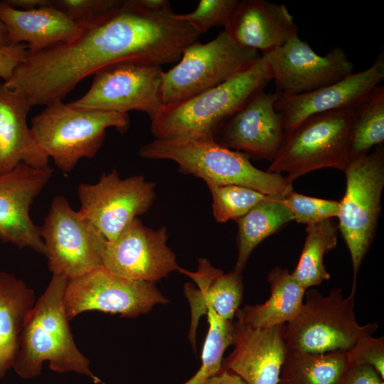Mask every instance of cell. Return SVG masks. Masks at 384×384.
Instances as JSON below:
<instances>
[{
  "mask_svg": "<svg viewBox=\"0 0 384 384\" xmlns=\"http://www.w3.org/2000/svg\"><path fill=\"white\" fill-rule=\"evenodd\" d=\"M28 55L26 44H11L0 48V78L6 81Z\"/></svg>",
  "mask_w": 384,
  "mask_h": 384,
  "instance_id": "e575fe53",
  "label": "cell"
},
{
  "mask_svg": "<svg viewBox=\"0 0 384 384\" xmlns=\"http://www.w3.org/2000/svg\"><path fill=\"white\" fill-rule=\"evenodd\" d=\"M384 142V87L378 85L356 105L351 133V157L369 153Z\"/></svg>",
  "mask_w": 384,
  "mask_h": 384,
  "instance_id": "83f0119b",
  "label": "cell"
},
{
  "mask_svg": "<svg viewBox=\"0 0 384 384\" xmlns=\"http://www.w3.org/2000/svg\"><path fill=\"white\" fill-rule=\"evenodd\" d=\"M304 245L292 276L305 289L330 279L324 257L337 245L338 225L328 218L307 225Z\"/></svg>",
  "mask_w": 384,
  "mask_h": 384,
  "instance_id": "4316f807",
  "label": "cell"
},
{
  "mask_svg": "<svg viewBox=\"0 0 384 384\" xmlns=\"http://www.w3.org/2000/svg\"><path fill=\"white\" fill-rule=\"evenodd\" d=\"M36 302L33 289L23 280L0 272V379L13 368L23 328Z\"/></svg>",
  "mask_w": 384,
  "mask_h": 384,
  "instance_id": "603a6c76",
  "label": "cell"
},
{
  "mask_svg": "<svg viewBox=\"0 0 384 384\" xmlns=\"http://www.w3.org/2000/svg\"><path fill=\"white\" fill-rule=\"evenodd\" d=\"M224 31L235 43L261 55L298 34L286 4L266 0L238 1Z\"/></svg>",
  "mask_w": 384,
  "mask_h": 384,
  "instance_id": "d6986e66",
  "label": "cell"
},
{
  "mask_svg": "<svg viewBox=\"0 0 384 384\" xmlns=\"http://www.w3.org/2000/svg\"><path fill=\"white\" fill-rule=\"evenodd\" d=\"M167 238L166 227L152 229L136 218L107 241L102 266L118 276L154 284L180 267Z\"/></svg>",
  "mask_w": 384,
  "mask_h": 384,
  "instance_id": "5bb4252c",
  "label": "cell"
},
{
  "mask_svg": "<svg viewBox=\"0 0 384 384\" xmlns=\"http://www.w3.org/2000/svg\"><path fill=\"white\" fill-rule=\"evenodd\" d=\"M11 45L9 41L8 33L4 24L0 21V48Z\"/></svg>",
  "mask_w": 384,
  "mask_h": 384,
  "instance_id": "f35d334b",
  "label": "cell"
},
{
  "mask_svg": "<svg viewBox=\"0 0 384 384\" xmlns=\"http://www.w3.org/2000/svg\"><path fill=\"white\" fill-rule=\"evenodd\" d=\"M284 326L256 328L233 321L235 348L223 360L221 369L235 373L246 384H277L287 353Z\"/></svg>",
  "mask_w": 384,
  "mask_h": 384,
  "instance_id": "ac0fdd59",
  "label": "cell"
},
{
  "mask_svg": "<svg viewBox=\"0 0 384 384\" xmlns=\"http://www.w3.org/2000/svg\"><path fill=\"white\" fill-rule=\"evenodd\" d=\"M238 0H201L194 11L188 14H174L199 35L215 26H226Z\"/></svg>",
  "mask_w": 384,
  "mask_h": 384,
  "instance_id": "4dcf8cb0",
  "label": "cell"
},
{
  "mask_svg": "<svg viewBox=\"0 0 384 384\" xmlns=\"http://www.w3.org/2000/svg\"><path fill=\"white\" fill-rule=\"evenodd\" d=\"M0 21L6 28L10 43L26 44L28 53L71 41L84 30V27L52 4L31 10H21L1 1Z\"/></svg>",
  "mask_w": 384,
  "mask_h": 384,
  "instance_id": "44dd1931",
  "label": "cell"
},
{
  "mask_svg": "<svg viewBox=\"0 0 384 384\" xmlns=\"http://www.w3.org/2000/svg\"><path fill=\"white\" fill-rule=\"evenodd\" d=\"M124 0H52V5L85 28L107 18Z\"/></svg>",
  "mask_w": 384,
  "mask_h": 384,
  "instance_id": "1f68e13d",
  "label": "cell"
},
{
  "mask_svg": "<svg viewBox=\"0 0 384 384\" xmlns=\"http://www.w3.org/2000/svg\"><path fill=\"white\" fill-rule=\"evenodd\" d=\"M383 80L384 55L382 51L369 68L353 72L336 82L297 95H278L274 106L283 116L284 134L311 116L356 105Z\"/></svg>",
  "mask_w": 384,
  "mask_h": 384,
  "instance_id": "e0dca14e",
  "label": "cell"
},
{
  "mask_svg": "<svg viewBox=\"0 0 384 384\" xmlns=\"http://www.w3.org/2000/svg\"><path fill=\"white\" fill-rule=\"evenodd\" d=\"M284 196H268L236 220L238 257L235 270L242 272L255 248L293 220Z\"/></svg>",
  "mask_w": 384,
  "mask_h": 384,
  "instance_id": "d4e9b609",
  "label": "cell"
},
{
  "mask_svg": "<svg viewBox=\"0 0 384 384\" xmlns=\"http://www.w3.org/2000/svg\"><path fill=\"white\" fill-rule=\"evenodd\" d=\"M161 66L136 60L110 64L95 73L89 90L70 102L75 108L128 113H146L150 120L160 112L162 102Z\"/></svg>",
  "mask_w": 384,
  "mask_h": 384,
  "instance_id": "30bf717a",
  "label": "cell"
},
{
  "mask_svg": "<svg viewBox=\"0 0 384 384\" xmlns=\"http://www.w3.org/2000/svg\"><path fill=\"white\" fill-rule=\"evenodd\" d=\"M178 270L189 276L196 284L195 286L187 283L184 288L191 311L188 338L195 348L198 321L208 309H213L224 320H233L243 297L242 272L233 270L224 274L203 258L198 260L196 272H191L181 267Z\"/></svg>",
  "mask_w": 384,
  "mask_h": 384,
  "instance_id": "ffe728a7",
  "label": "cell"
},
{
  "mask_svg": "<svg viewBox=\"0 0 384 384\" xmlns=\"http://www.w3.org/2000/svg\"><path fill=\"white\" fill-rule=\"evenodd\" d=\"M343 173L346 191L339 201L338 227L351 255L353 286L350 294L355 295L360 267L374 239L381 210L383 144L366 155L351 159Z\"/></svg>",
  "mask_w": 384,
  "mask_h": 384,
  "instance_id": "52a82bcc",
  "label": "cell"
},
{
  "mask_svg": "<svg viewBox=\"0 0 384 384\" xmlns=\"http://www.w3.org/2000/svg\"><path fill=\"white\" fill-rule=\"evenodd\" d=\"M213 199L212 208L217 222L237 220L269 195L238 185H207Z\"/></svg>",
  "mask_w": 384,
  "mask_h": 384,
  "instance_id": "f546056e",
  "label": "cell"
},
{
  "mask_svg": "<svg viewBox=\"0 0 384 384\" xmlns=\"http://www.w3.org/2000/svg\"><path fill=\"white\" fill-rule=\"evenodd\" d=\"M169 302L154 284L118 276L103 266L68 279L63 298L69 321L87 311L134 318Z\"/></svg>",
  "mask_w": 384,
  "mask_h": 384,
  "instance_id": "8fae6325",
  "label": "cell"
},
{
  "mask_svg": "<svg viewBox=\"0 0 384 384\" xmlns=\"http://www.w3.org/2000/svg\"><path fill=\"white\" fill-rule=\"evenodd\" d=\"M350 366L347 351L311 353L287 351L277 384H339Z\"/></svg>",
  "mask_w": 384,
  "mask_h": 384,
  "instance_id": "484cf974",
  "label": "cell"
},
{
  "mask_svg": "<svg viewBox=\"0 0 384 384\" xmlns=\"http://www.w3.org/2000/svg\"><path fill=\"white\" fill-rule=\"evenodd\" d=\"M262 56L271 69L274 92L282 97L314 91L343 79L353 70L342 48L320 55L298 34Z\"/></svg>",
  "mask_w": 384,
  "mask_h": 384,
  "instance_id": "4fadbf2b",
  "label": "cell"
},
{
  "mask_svg": "<svg viewBox=\"0 0 384 384\" xmlns=\"http://www.w3.org/2000/svg\"><path fill=\"white\" fill-rule=\"evenodd\" d=\"M293 220L299 223L311 224L337 217L339 202L300 194L292 190L284 196Z\"/></svg>",
  "mask_w": 384,
  "mask_h": 384,
  "instance_id": "d6a6232c",
  "label": "cell"
},
{
  "mask_svg": "<svg viewBox=\"0 0 384 384\" xmlns=\"http://www.w3.org/2000/svg\"><path fill=\"white\" fill-rule=\"evenodd\" d=\"M276 92L260 91L227 120L213 140L250 158L273 160L284 137L282 113L275 109Z\"/></svg>",
  "mask_w": 384,
  "mask_h": 384,
  "instance_id": "2e32d148",
  "label": "cell"
},
{
  "mask_svg": "<svg viewBox=\"0 0 384 384\" xmlns=\"http://www.w3.org/2000/svg\"><path fill=\"white\" fill-rule=\"evenodd\" d=\"M31 107L25 96L0 82V174L21 163L35 168L49 167V158L27 123Z\"/></svg>",
  "mask_w": 384,
  "mask_h": 384,
  "instance_id": "7402d4cb",
  "label": "cell"
},
{
  "mask_svg": "<svg viewBox=\"0 0 384 384\" xmlns=\"http://www.w3.org/2000/svg\"><path fill=\"white\" fill-rule=\"evenodd\" d=\"M270 296L262 304L247 305L235 314L238 321L256 328H268L292 321L299 312L306 289L287 269L274 267L267 274Z\"/></svg>",
  "mask_w": 384,
  "mask_h": 384,
  "instance_id": "cb8c5ba5",
  "label": "cell"
},
{
  "mask_svg": "<svg viewBox=\"0 0 384 384\" xmlns=\"http://www.w3.org/2000/svg\"><path fill=\"white\" fill-rule=\"evenodd\" d=\"M78 213L107 241L115 239L136 218L146 212L156 198L155 183L142 175L121 178L113 169L95 183H80Z\"/></svg>",
  "mask_w": 384,
  "mask_h": 384,
  "instance_id": "7c38bea8",
  "label": "cell"
},
{
  "mask_svg": "<svg viewBox=\"0 0 384 384\" xmlns=\"http://www.w3.org/2000/svg\"><path fill=\"white\" fill-rule=\"evenodd\" d=\"M354 297H344L341 289L323 296L307 289L297 316L285 324L288 351L324 353L351 350L360 339L378 329L376 323L359 325L354 313Z\"/></svg>",
  "mask_w": 384,
  "mask_h": 384,
  "instance_id": "8992f818",
  "label": "cell"
},
{
  "mask_svg": "<svg viewBox=\"0 0 384 384\" xmlns=\"http://www.w3.org/2000/svg\"><path fill=\"white\" fill-rule=\"evenodd\" d=\"M353 364H368L373 366L384 379V337L374 338L367 335L347 351Z\"/></svg>",
  "mask_w": 384,
  "mask_h": 384,
  "instance_id": "836d02e7",
  "label": "cell"
},
{
  "mask_svg": "<svg viewBox=\"0 0 384 384\" xmlns=\"http://www.w3.org/2000/svg\"><path fill=\"white\" fill-rule=\"evenodd\" d=\"M10 6L21 10H31L50 6L52 0H4Z\"/></svg>",
  "mask_w": 384,
  "mask_h": 384,
  "instance_id": "74e56055",
  "label": "cell"
},
{
  "mask_svg": "<svg viewBox=\"0 0 384 384\" xmlns=\"http://www.w3.org/2000/svg\"><path fill=\"white\" fill-rule=\"evenodd\" d=\"M52 175L50 167L35 168L23 163L0 174L1 241L46 255L39 227L30 216V208Z\"/></svg>",
  "mask_w": 384,
  "mask_h": 384,
  "instance_id": "9a60e30c",
  "label": "cell"
},
{
  "mask_svg": "<svg viewBox=\"0 0 384 384\" xmlns=\"http://www.w3.org/2000/svg\"><path fill=\"white\" fill-rule=\"evenodd\" d=\"M259 51L235 43L223 31L205 43L183 50L178 64L163 73L164 106L196 96L228 80L261 57Z\"/></svg>",
  "mask_w": 384,
  "mask_h": 384,
  "instance_id": "ba28073f",
  "label": "cell"
},
{
  "mask_svg": "<svg viewBox=\"0 0 384 384\" xmlns=\"http://www.w3.org/2000/svg\"><path fill=\"white\" fill-rule=\"evenodd\" d=\"M141 157L176 162L180 172L203 180L207 185H238L269 196H285L292 182L280 174L255 167L250 156L216 143L213 139H154L142 145Z\"/></svg>",
  "mask_w": 384,
  "mask_h": 384,
  "instance_id": "3957f363",
  "label": "cell"
},
{
  "mask_svg": "<svg viewBox=\"0 0 384 384\" xmlns=\"http://www.w3.org/2000/svg\"><path fill=\"white\" fill-rule=\"evenodd\" d=\"M383 380L373 366L353 364L346 370L339 384H384Z\"/></svg>",
  "mask_w": 384,
  "mask_h": 384,
  "instance_id": "d590c367",
  "label": "cell"
},
{
  "mask_svg": "<svg viewBox=\"0 0 384 384\" xmlns=\"http://www.w3.org/2000/svg\"><path fill=\"white\" fill-rule=\"evenodd\" d=\"M67 279L53 275L36 300L23 328L13 368L22 378L41 375L43 364L57 373L74 372L102 383L90 368V361L77 347L64 308Z\"/></svg>",
  "mask_w": 384,
  "mask_h": 384,
  "instance_id": "7a4b0ae2",
  "label": "cell"
},
{
  "mask_svg": "<svg viewBox=\"0 0 384 384\" xmlns=\"http://www.w3.org/2000/svg\"><path fill=\"white\" fill-rule=\"evenodd\" d=\"M272 80L261 56L224 82L180 102L163 106L151 120L156 139H213L221 126Z\"/></svg>",
  "mask_w": 384,
  "mask_h": 384,
  "instance_id": "6da1fadb",
  "label": "cell"
},
{
  "mask_svg": "<svg viewBox=\"0 0 384 384\" xmlns=\"http://www.w3.org/2000/svg\"><path fill=\"white\" fill-rule=\"evenodd\" d=\"M39 233L53 275L70 279L102 266L107 240L65 197L53 198Z\"/></svg>",
  "mask_w": 384,
  "mask_h": 384,
  "instance_id": "9c48e42d",
  "label": "cell"
},
{
  "mask_svg": "<svg viewBox=\"0 0 384 384\" xmlns=\"http://www.w3.org/2000/svg\"><path fill=\"white\" fill-rule=\"evenodd\" d=\"M311 116L289 133L267 171L286 173L294 180L311 171L333 168L345 171L351 157V133L355 107Z\"/></svg>",
  "mask_w": 384,
  "mask_h": 384,
  "instance_id": "5b68a950",
  "label": "cell"
},
{
  "mask_svg": "<svg viewBox=\"0 0 384 384\" xmlns=\"http://www.w3.org/2000/svg\"><path fill=\"white\" fill-rule=\"evenodd\" d=\"M203 384H246L244 380L235 373L222 370L217 374L209 378Z\"/></svg>",
  "mask_w": 384,
  "mask_h": 384,
  "instance_id": "8d00e7d4",
  "label": "cell"
},
{
  "mask_svg": "<svg viewBox=\"0 0 384 384\" xmlns=\"http://www.w3.org/2000/svg\"><path fill=\"white\" fill-rule=\"evenodd\" d=\"M129 127L128 113L78 109L60 100L46 105L31 129L46 155L68 173L81 159L97 154L108 128L124 134Z\"/></svg>",
  "mask_w": 384,
  "mask_h": 384,
  "instance_id": "277c9868",
  "label": "cell"
},
{
  "mask_svg": "<svg viewBox=\"0 0 384 384\" xmlns=\"http://www.w3.org/2000/svg\"><path fill=\"white\" fill-rule=\"evenodd\" d=\"M209 324L198 371L183 384H203L221 370L225 349L234 343L233 321L221 319L211 309L206 313Z\"/></svg>",
  "mask_w": 384,
  "mask_h": 384,
  "instance_id": "f1b7e54d",
  "label": "cell"
}]
</instances>
